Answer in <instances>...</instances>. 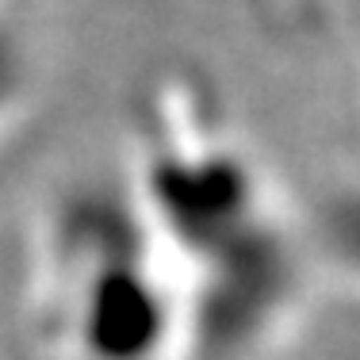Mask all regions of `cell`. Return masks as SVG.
Returning <instances> with one entry per match:
<instances>
[{"mask_svg":"<svg viewBox=\"0 0 360 360\" xmlns=\"http://www.w3.org/2000/svg\"><path fill=\"white\" fill-rule=\"evenodd\" d=\"M27 314L50 360H180L188 314L176 272L131 184L84 180L39 219Z\"/></svg>","mask_w":360,"mask_h":360,"instance_id":"cell-1","label":"cell"},{"mask_svg":"<svg viewBox=\"0 0 360 360\" xmlns=\"http://www.w3.org/2000/svg\"><path fill=\"white\" fill-rule=\"evenodd\" d=\"M31 54L23 35L12 27L4 12H0V139L20 123L23 108L31 100Z\"/></svg>","mask_w":360,"mask_h":360,"instance_id":"cell-2","label":"cell"}]
</instances>
